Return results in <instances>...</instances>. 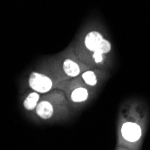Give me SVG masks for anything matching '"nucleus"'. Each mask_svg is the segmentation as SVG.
I'll list each match as a JSON object with an SVG mask.
<instances>
[{"label": "nucleus", "instance_id": "1", "mask_svg": "<svg viewBox=\"0 0 150 150\" xmlns=\"http://www.w3.org/2000/svg\"><path fill=\"white\" fill-rule=\"evenodd\" d=\"M146 117L139 112L137 105L132 104L127 112H120L118 123V145L139 150L145 134Z\"/></svg>", "mask_w": 150, "mask_h": 150}, {"label": "nucleus", "instance_id": "2", "mask_svg": "<svg viewBox=\"0 0 150 150\" xmlns=\"http://www.w3.org/2000/svg\"><path fill=\"white\" fill-rule=\"evenodd\" d=\"M34 113L42 120L57 121L70 119L74 111L64 92L60 89H56L42 95Z\"/></svg>", "mask_w": 150, "mask_h": 150}, {"label": "nucleus", "instance_id": "3", "mask_svg": "<svg viewBox=\"0 0 150 150\" xmlns=\"http://www.w3.org/2000/svg\"><path fill=\"white\" fill-rule=\"evenodd\" d=\"M65 80L57 69L53 59H51L40 65V67L30 74L28 86L32 90L44 94L50 91L59 89Z\"/></svg>", "mask_w": 150, "mask_h": 150}, {"label": "nucleus", "instance_id": "4", "mask_svg": "<svg viewBox=\"0 0 150 150\" xmlns=\"http://www.w3.org/2000/svg\"><path fill=\"white\" fill-rule=\"evenodd\" d=\"M59 89L64 92L74 112L87 104L96 92L95 89L86 86L79 76L65 80Z\"/></svg>", "mask_w": 150, "mask_h": 150}, {"label": "nucleus", "instance_id": "5", "mask_svg": "<svg viewBox=\"0 0 150 150\" xmlns=\"http://www.w3.org/2000/svg\"><path fill=\"white\" fill-rule=\"evenodd\" d=\"M53 61L60 75L66 80L76 77L89 69V67L82 62L77 55L71 50L61 54Z\"/></svg>", "mask_w": 150, "mask_h": 150}, {"label": "nucleus", "instance_id": "6", "mask_svg": "<svg viewBox=\"0 0 150 150\" xmlns=\"http://www.w3.org/2000/svg\"><path fill=\"white\" fill-rule=\"evenodd\" d=\"M106 76H107V74L103 69H92V67H89L88 69L84 71L78 76L86 86H90L91 88L97 90V87L106 78Z\"/></svg>", "mask_w": 150, "mask_h": 150}, {"label": "nucleus", "instance_id": "7", "mask_svg": "<svg viewBox=\"0 0 150 150\" xmlns=\"http://www.w3.org/2000/svg\"><path fill=\"white\" fill-rule=\"evenodd\" d=\"M103 39L104 38L99 32L92 31V32L88 33L85 37V40H84L85 48L90 53H93V51L98 50Z\"/></svg>", "mask_w": 150, "mask_h": 150}, {"label": "nucleus", "instance_id": "8", "mask_svg": "<svg viewBox=\"0 0 150 150\" xmlns=\"http://www.w3.org/2000/svg\"><path fill=\"white\" fill-rule=\"evenodd\" d=\"M42 93H40L35 91H32L26 95V97L23 100V107L26 111H34L40 98H42Z\"/></svg>", "mask_w": 150, "mask_h": 150}, {"label": "nucleus", "instance_id": "9", "mask_svg": "<svg viewBox=\"0 0 150 150\" xmlns=\"http://www.w3.org/2000/svg\"><path fill=\"white\" fill-rule=\"evenodd\" d=\"M111 49H112V45H111V42H109L108 40L106 39H103V42L100 45V47L98 48L97 50H100L102 53L103 54H108L109 52L111 51Z\"/></svg>", "mask_w": 150, "mask_h": 150}, {"label": "nucleus", "instance_id": "10", "mask_svg": "<svg viewBox=\"0 0 150 150\" xmlns=\"http://www.w3.org/2000/svg\"><path fill=\"white\" fill-rule=\"evenodd\" d=\"M116 150H131V149H129V147H127V146H124L118 145V146H117V148H116Z\"/></svg>", "mask_w": 150, "mask_h": 150}]
</instances>
